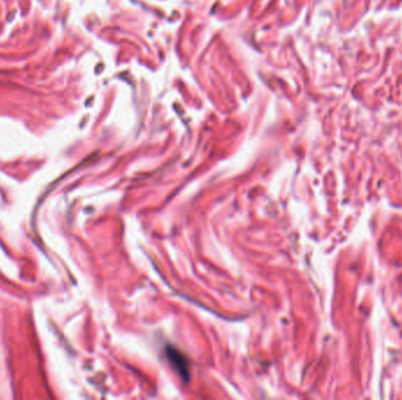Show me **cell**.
<instances>
[{
	"instance_id": "6da1fadb",
	"label": "cell",
	"mask_w": 402,
	"mask_h": 400,
	"mask_svg": "<svg viewBox=\"0 0 402 400\" xmlns=\"http://www.w3.org/2000/svg\"><path fill=\"white\" fill-rule=\"evenodd\" d=\"M167 357L168 360L172 363V365H174L175 371H178V373L181 376V378H183L185 380H188V364H187L185 357L176 351L174 348L167 349Z\"/></svg>"
}]
</instances>
